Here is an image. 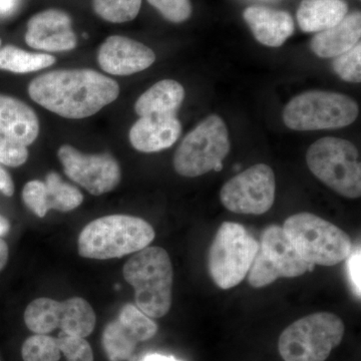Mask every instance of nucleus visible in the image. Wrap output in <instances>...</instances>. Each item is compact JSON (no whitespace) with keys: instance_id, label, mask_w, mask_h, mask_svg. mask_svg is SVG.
<instances>
[{"instance_id":"26","label":"nucleus","mask_w":361,"mask_h":361,"mask_svg":"<svg viewBox=\"0 0 361 361\" xmlns=\"http://www.w3.org/2000/svg\"><path fill=\"white\" fill-rule=\"evenodd\" d=\"M118 320L132 332L139 342L153 338L158 332V325L133 304L123 306Z\"/></svg>"},{"instance_id":"5","label":"nucleus","mask_w":361,"mask_h":361,"mask_svg":"<svg viewBox=\"0 0 361 361\" xmlns=\"http://www.w3.org/2000/svg\"><path fill=\"white\" fill-rule=\"evenodd\" d=\"M306 163L311 173L336 193L349 199L361 196L360 153L353 142L322 137L308 149Z\"/></svg>"},{"instance_id":"32","label":"nucleus","mask_w":361,"mask_h":361,"mask_svg":"<svg viewBox=\"0 0 361 361\" xmlns=\"http://www.w3.org/2000/svg\"><path fill=\"white\" fill-rule=\"evenodd\" d=\"M348 277L355 294L360 299L361 296V250L360 247L349 254L348 258Z\"/></svg>"},{"instance_id":"33","label":"nucleus","mask_w":361,"mask_h":361,"mask_svg":"<svg viewBox=\"0 0 361 361\" xmlns=\"http://www.w3.org/2000/svg\"><path fill=\"white\" fill-rule=\"evenodd\" d=\"M0 191L7 197L13 196L14 193L13 180L6 169L0 166Z\"/></svg>"},{"instance_id":"34","label":"nucleus","mask_w":361,"mask_h":361,"mask_svg":"<svg viewBox=\"0 0 361 361\" xmlns=\"http://www.w3.org/2000/svg\"><path fill=\"white\" fill-rule=\"evenodd\" d=\"M18 0H0V16H9L16 11Z\"/></svg>"},{"instance_id":"8","label":"nucleus","mask_w":361,"mask_h":361,"mask_svg":"<svg viewBox=\"0 0 361 361\" xmlns=\"http://www.w3.org/2000/svg\"><path fill=\"white\" fill-rule=\"evenodd\" d=\"M257 240L243 226L224 222L216 233L208 256L209 273L221 289H231L245 279L257 254Z\"/></svg>"},{"instance_id":"1","label":"nucleus","mask_w":361,"mask_h":361,"mask_svg":"<svg viewBox=\"0 0 361 361\" xmlns=\"http://www.w3.org/2000/svg\"><path fill=\"white\" fill-rule=\"evenodd\" d=\"M32 101L71 120L89 118L115 102L120 87L113 78L90 68L44 73L28 85Z\"/></svg>"},{"instance_id":"28","label":"nucleus","mask_w":361,"mask_h":361,"mask_svg":"<svg viewBox=\"0 0 361 361\" xmlns=\"http://www.w3.org/2000/svg\"><path fill=\"white\" fill-rule=\"evenodd\" d=\"M332 68L344 82H361V44L358 42L355 47L336 56L332 63Z\"/></svg>"},{"instance_id":"35","label":"nucleus","mask_w":361,"mask_h":361,"mask_svg":"<svg viewBox=\"0 0 361 361\" xmlns=\"http://www.w3.org/2000/svg\"><path fill=\"white\" fill-rule=\"evenodd\" d=\"M8 260V247L1 238H0V271L4 269Z\"/></svg>"},{"instance_id":"23","label":"nucleus","mask_w":361,"mask_h":361,"mask_svg":"<svg viewBox=\"0 0 361 361\" xmlns=\"http://www.w3.org/2000/svg\"><path fill=\"white\" fill-rule=\"evenodd\" d=\"M54 63L56 58L51 54L25 51L14 45L0 49V70L28 73L49 68Z\"/></svg>"},{"instance_id":"9","label":"nucleus","mask_w":361,"mask_h":361,"mask_svg":"<svg viewBox=\"0 0 361 361\" xmlns=\"http://www.w3.org/2000/svg\"><path fill=\"white\" fill-rule=\"evenodd\" d=\"M230 151L227 126L217 115L207 116L184 137L174 156V168L183 177H199L222 164Z\"/></svg>"},{"instance_id":"2","label":"nucleus","mask_w":361,"mask_h":361,"mask_svg":"<svg viewBox=\"0 0 361 361\" xmlns=\"http://www.w3.org/2000/svg\"><path fill=\"white\" fill-rule=\"evenodd\" d=\"M155 230L142 218L110 215L85 226L78 238L82 257L106 260L137 253L155 239Z\"/></svg>"},{"instance_id":"14","label":"nucleus","mask_w":361,"mask_h":361,"mask_svg":"<svg viewBox=\"0 0 361 361\" xmlns=\"http://www.w3.org/2000/svg\"><path fill=\"white\" fill-rule=\"evenodd\" d=\"M25 42L30 47L49 52L68 51L77 47L71 16L59 9H47L27 23Z\"/></svg>"},{"instance_id":"37","label":"nucleus","mask_w":361,"mask_h":361,"mask_svg":"<svg viewBox=\"0 0 361 361\" xmlns=\"http://www.w3.org/2000/svg\"><path fill=\"white\" fill-rule=\"evenodd\" d=\"M9 230H11V224H9L8 221L4 216L0 215V238L6 236Z\"/></svg>"},{"instance_id":"38","label":"nucleus","mask_w":361,"mask_h":361,"mask_svg":"<svg viewBox=\"0 0 361 361\" xmlns=\"http://www.w3.org/2000/svg\"><path fill=\"white\" fill-rule=\"evenodd\" d=\"M0 49H1V39H0Z\"/></svg>"},{"instance_id":"36","label":"nucleus","mask_w":361,"mask_h":361,"mask_svg":"<svg viewBox=\"0 0 361 361\" xmlns=\"http://www.w3.org/2000/svg\"><path fill=\"white\" fill-rule=\"evenodd\" d=\"M140 361H180L176 360L173 356L159 355V353H151L145 355Z\"/></svg>"},{"instance_id":"27","label":"nucleus","mask_w":361,"mask_h":361,"mask_svg":"<svg viewBox=\"0 0 361 361\" xmlns=\"http://www.w3.org/2000/svg\"><path fill=\"white\" fill-rule=\"evenodd\" d=\"M61 353L56 338L47 334L28 337L21 348L25 361H59Z\"/></svg>"},{"instance_id":"31","label":"nucleus","mask_w":361,"mask_h":361,"mask_svg":"<svg viewBox=\"0 0 361 361\" xmlns=\"http://www.w3.org/2000/svg\"><path fill=\"white\" fill-rule=\"evenodd\" d=\"M28 159L27 146L0 135V164L20 167Z\"/></svg>"},{"instance_id":"15","label":"nucleus","mask_w":361,"mask_h":361,"mask_svg":"<svg viewBox=\"0 0 361 361\" xmlns=\"http://www.w3.org/2000/svg\"><path fill=\"white\" fill-rule=\"evenodd\" d=\"M155 61V52L149 47L121 35L108 37L97 52L102 70L114 75H134L147 70Z\"/></svg>"},{"instance_id":"22","label":"nucleus","mask_w":361,"mask_h":361,"mask_svg":"<svg viewBox=\"0 0 361 361\" xmlns=\"http://www.w3.org/2000/svg\"><path fill=\"white\" fill-rule=\"evenodd\" d=\"M84 201L80 190L61 179L56 172L47 176L40 190V214L44 217L49 210L70 212Z\"/></svg>"},{"instance_id":"3","label":"nucleus","mask_w":361,"mask_h":361,"mask_svg":"<svg viewBox=\"0 0 361 361\" xmlns=\"http://www.w3.org/2000/svg\"><path fill=\"white\" fill-rule=\"evenodd\" d=\"M123 277L135 288L137 307L152 318H161L172 305V262L161 247H146L123 266Z\"/></svg>"},{"instance_id":"20","label":"nucleus","mask_w":361,"mask_h":361,"mask_svg":"<svg viewBox=\"0 0 361 361\" xmlns=\"http://www.w3.org/2000/svg\"><path fill=\"white\" fill-rule=\"evenodd\" d=\"M348 14L344 0H303L297 21L304 32H320L334 27Z\"/></svg>"},{"instance_id":"19","label":"nucleus","mask_w":361,"mask_h":361,"mask_svg":"<svg viewBox=\"0 0 361 361\" xmlns=\"http://www.w3.org/2000/svg\"><path fill=\"white\" fill-rule=\"evenodd\" d=\"M360 37L361 13L355 11L334 27L316 33L311 39L310 49L318 58H336L355 47Z\"/></svg>"},{"instance_id":"25","label":"nucleus","mask_w":361,"mask_h":361,"mask_svg":"<svg viewBox=\"0 0 361 361\" xmlns=\"http://www.w3.org/2000/svg\"><path fill=\"white\" fill-rule=\"evenodd\" d=\"M92 6L97 16L104 20L123 23L137 18L142 0H94Z\"/></svg>"},{"instance_id":"13","label":"nucleus","mask_w":361,"mask_h":361,"mask_svg":"<svg viewBox=\"0 0 361 361\" xmlns=\"http://www.w3.org/2000/svg\"><path fill=\"white\" fill-rule=\"evenodd\" d=\"M58 156L66 175L94 196L109 193L120 184V166L110 154L87 155L70 145H63Z\"/></svg>"},{"instance_id":"4","label":"nucleus","mask_w":361,"mask_h":361,"mask_svg":"<svg viewBox=\"0 0 361 361\" xmlns=\"http://www.w3.org/2000/svg\"><path fill=\"white\" fill-rule=\"evenodd\" d=\"M283 229L299 255L312 265L334 266L353 250L348 233L311 213H298L285 221Z\"/></svg>"},{"instance_id":"12","label":"nucleus","mask_w":361,"mask_h":361,"mask_svg":"<svg viewBox=\"0 0 361 361\" xmlns=\"http://www.w3.org/2000/svg\"><path fill=\"white\" fill-rule=\"evenodd\" d=\"M276 182L272 169L257 164L228 180L220 191V200L228 210L246 215H262L272 208Z\"/></svg>"},{"instance_id":"18","label":"nucleus","mask_w":361,"mask_h":361,"mask_svg":"<svg viewBox=\"0 0 361 361\" xmlns=\"http://www.w3.org/2000/svg\"><path fill=\"white\" fill-rule=\"evenodd\" d=\"M39 134L37 114L16 97L0 94V135L30 146Z\"/></svg>"},{"instance_id":"7","label":"nucleus","mask_w":361,"mask_h":361,"mask_svg":"<svg viewBox=\"0 0 361 361\" xmlns=\"http://www.w3.org/2000/svg\"><path fill=\"white\" fill-rule=\"evenodd\" d=\"M360 114L355 101L345 94L310 90L291 99L283 111V122L294 130H336L351 125Z\"/></svg>"},{"instance_id":"21","label":"nucleus","mask_w":361,"mask_h":361,"mask_svg":"<svg viewBox=\"0 0 361 361\" xmlns=\"http://www.w3.org/2000/svg\"><path fill=\"white\" fill-rule=\"evenodd\" d=\"M185 99L183 85L174 80H163L137 99L135 111L139 116L176 115Z\"/></svg>"},{"instance_id":"6","label":"nucleus","mask_w":361,"mask_h":361,"mask_svg":"<svg viewBox=\"0 0 361 361\" xmlns=\"http://www.w3.org/2000/svg\"><path fill=\"white\" fill-rule=\"evenodd\" d=\"M344 323L330 312L300 318L282 332L278 350L284 361H325L341 343Z\"/></svg>"},{"instance_id":"11","label":"nucleus","mask_w":361,"mask_h":361,"mask_svg":"<svg viewBox=\"0 0 361 361\" xmlns=\"http://www.w3.org/2000/svg\"><path fill=\"white\" fill-rule=\"evenodd\" d=\"M25 322L28 329L37 334L61 329L66 334L85 338L94 331L97 316L90 304L80 297L63 302L42 297L27 306Z\"/></svg>"},{"instance_id":"29","label":"nucleus","mask_w":361,"mask_h":361,"mask_svg":"<svg viewBox=\"0 0 361 361\" xmlns=\"http://www.w3.org/2000/svg\"><path fill=\"white\" fill-rule=\"evenodd\" d=\"M58 341L59 350L68 361H94V353L89 342L84 337L71 336L59 332Z\"/></svg>"},{"instance_id":"16","label":"nucleus","mask_w":361,"mask_h":361,"mask_svg":"<svg viewBox=\"0 0 361 361\" xmlns=\"http://www.w3.org/2000/svg\"><path fill=\"white\" fill-rule=\"evenodd\" d=\"M182 125L176 115L140 116L130 130V142L142 153H157L170 148L179 139Z\"/></svg>"},{"instance_id":"24","label":"nucleus","mask_w":361,"mask_h":361,"mask_svg":"<svg viewBox=\"0 0 361 361\" xmlns=\"http://www.w3.org/2000/svg\"><path fill=\"white\" fill-rule=\"evenodd\" d=\"M137 339L127 327L116 320L109 323L103 334V346L110 361L130 360L137 348Z\"/></svg>"},{"instance_id":"30","label":"nucleus","mask_w":361,"mask_h":361,"mask_svg":"<svg viewBox=\"0 0 361 361\" xmlns=\"http://www.w3.org/2000/svg\"><path fill=\"white\" fill-rule=\"evenodd\" d=\"M148 2L171 23H184L192 14L190 0H148Z\"/></svg>"},{"instance_id":"10","label":"nucleus","mask_w":361,"mask_h":361,"mask_svg":"<svg viewBox=\"0 0 361 361\" xmlns=\"http://www.w3.org/2000/svg\"><path fill=\"white\" fill-rule=\"evenodd\" d=\"M313 266L299 255L283 227L273 225L263 231L257 254L247 275L252 287L261 288L279 278L301 276Z\"/></svg>"},{"instance_id":"17","label":"nucleus","mask_w":361,"mask_h":361,"mask_svg":"<svg viewBox=\"0 0 361 361\" xmlns=\"http://www.w3.org/2000/svg\"><path fill=\"white\" fill-rule=\"evenodd\" d=\"M243 18L255 39L266 47H281L294 33L293 18L287 11L249 6Z\"/></svg>"}]
</instances>
